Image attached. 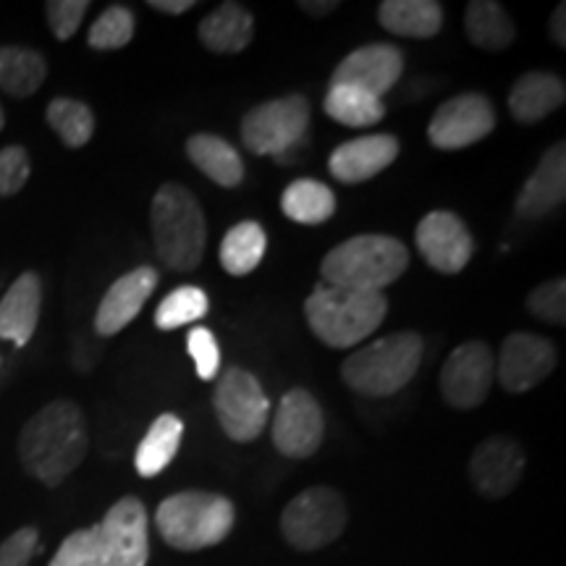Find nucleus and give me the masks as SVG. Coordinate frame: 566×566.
Returning <instances> with one entry per match:
<instances>
[{"label":"nucleus","instance_id":"1","mask_svg":"<svg viewBox=\"0 0 566 566\" xmlns=\"http://www.w3.org/2000/svg\"><path fill=\"white\" fill-rule=\"evenodd\" d=\"M87 451V420L74 401H51L21 428V467L48 488H59L84 462Z\"/></svg>","mask_w":566,"mask_h":566},{"label":"nucleus","instance_id":"2","mask_svg":"<svg viewBox=\"0 0 566 566\" xmlns=\"http://www.w3.org/2000/svg\"><path fill=\"white\" fill-rule=\"evenodd\" d=\"M388 315L384 292H363V289L331 286L317 283L304 302L313 334L331 349H346L367 342L380 328Z\"/></svg>","mask_w":566,"mask_h":566},{"label":"nucleus","instance_id":"3","mask_svg":"<svg viewBox=\"0 0 566 566\" xmlns=\"http://www.w3.org/2000/svg\"><path fill=\"white\" fill-rule=\"evenodd\" d=\"M150 226L160 263L176 273H192L205 258L208 221L200 200L181 184H163L153 197Z\"/></svg>","mask_w":566,"mask_h":566},{"label":"nucleus","instance_id":"4","mask_svg":"<svg viewBox=\"0 0 566 566\" xmlns=\"http://www.w3.org/2000/svg\"><path fill=\"white\" fill-rule=\"evenodd\" d=\"M422 336L415 331L384 336L352 352L342 365L346 388L370 399H386L409 386L422 363Z\"/></svg>","mask_w":566,"mask_h":566},{"label":"nucleus","instance_id":"5","mask_svg":"<svg viewBox=\"0 0 566 566\" xmlns=\"http://www.w3.org/2000/svg\"><path fill=\"white\" fill-rule=\"evenodd\" d=\"M409 265V252L401 239L384 233H363L334 247L323 258V283L363 292H384L401 279Z\"/></svg>","mask_w":566,"mask_h":566},{"label":"nucleus","instance_id":"6","mask_svg":"<svg viewBox=\"0 0 566 566\" xmlns=\"http://www.w3.org/2000/svg\"><path fill=\"white\" fill-rule=\"evenodd\" d=\"M237 522V509L226 495L210 491H181L158 506L155 525L176 551H202L221 546Z\"/></svg>","mask_w":566,"mask_h":566},{"label":"nucleus","instance_id":"7","mask_svg":"<svg viewBox=\"0 0 566 566\" xmlns=\"http://www.w3.org/2000/svg\"><path fill=\"white\" fill-rule=\"evenodd\" d=\"M349 512L344 495L334 488H307L289 501L281 514V535L294 551L310 554L336 543L344 535Z\"/></svg>","mask_w":566,"mask_h":566},{"label":"nucleus","instance_id":"8","mask_svg":"<svg viewBox=\"0 0 566 566\" xmlns=\"http://www.w3.org/2000/svg\"><path fill=\"white\" fill-rule=\"evenodd\" d=\"M310 126V103L304 95L254 105L242 118V142L254 155H273L283 163L292 147L302 142Z\"/></svg>","mask_w":566,"mask_h":566},{"label":"nucleus","instance_id":"9","mask_svg":"<svg viewBox=\"0 0 566 566\" xmlns=\"http://www.w3.org/2000/svg\"><path fill=\"white\" fill-rule=\"evenodd\" d=\"M212 407L226 436L237 443H250L260 438L271 417V401L263 386L244 367H229L221 373L216 394H212Z\"/></svg>","mask_w":566,"mask_h":566},{"label":"nucleus","instance_id":"10","mask_svg":"<svg viewBox=\"0 0 566 566\" xmlns=\"http://www.w3.org/2000/svg\"><path fill=\"white\" fill-rule=\"evenodd\" d=\"M495 129V108L483 92H462L446 101L430 118L428 137L438 150H462L478 145Z\"/></svg>","mask_w":566,"mask_h":566},{"label":"nucleus","instance_id":"11","mask_svg":"<svg viewBox=\"0 0 566 566\" xmlns=\"http://www.w3.org/2000/svg\"><path fill=\"white\" fill-rule=\"evenodd\" d=\"M273 446L289 459H310L323 446L325 417L317 399L304 388L283 394L273 417Z\"/></svg>","mask_w":566,"mask_h":566},{"label":"nucleus","instance_id":"12","mask_svg":"<svg viewBox=\"0 0 566 566\" xmlns=\"http://www.w3.org/2000/svg\"><path fill=\"white\" fill-rule=\"evenodd\" d=\"M495 363L491 346L464 342L446 359L441 370V396L451 409H475L491 394Z\"/></svg>","mask_w":566,"mask_h":566},{"label":"nucleus","instance_id":"13","mask_svg":"<svg viewBox=\"0 0 566 566\" xmlns=\"http://www.w3.org/2000/svg\"><path fill=\"white\" fill-rule=\"evenodd\" d=\"M101 541L108 566H147L150 558V516L137 495H124L105 512Z\"/></svg>","mask_w":566,"mask_h":566},{"label":"nucleus","instance_id":"14","mask_svg":"<svg viewBox=\"0 0 566 566\" xmlns=\"http://www.w3.org/2000/svg\"><path fill=\"white\" fill-rule=\"evenodd\" d=\"M558 363V352L554 342L546 336L516 334L506 336L504 346L499 352V363H495V378L509 394H525L530 388L548 378Z\"/></svg>","mask_w":566,"mask_h":566},{"label":"nucleus","instance_id":"15","mask_svg":"<svg viewBox=\"0 0 566 566\" xmlns=\"http://www.w3.org/2000/svg\"><path fill=\"white\" fill-rule=\"evenodd\" d=\"M415 242L424 263L433 268V271L446 275L464 271L467 263L472 260V252H475L472 233L464 226L462 218L446 210L428 212V216L417 223Z\"/></svg>","mask_w":566,"mask_h":566},{"label":"nucleus","instance_id":"16","mask_svg":"<svg viewBox=\"0 0 566 566\" xmlns=\"http://www.w3.org/2000/svg\"><path fill=\"white\" fill-rule=\"evenodd\" d=\"M525 467V449L512 436H491L472 451L470 483L483 499H506L520 485Z\"/></svg>","mask_w":566,"mask_h":566},{"label":"nucleus","instance_id":"17","mask_svg":"<svg viewBox=\"0 0 566 566\" xmlns=\"http://www.w3.org/2000/svg\"><path fill=\"white\" fill-rule=\"evenodd\" d=\"M401 74H405V53L396 45L373 42L346 55L331 76V84H352L375 97H384Z\"/></svg>","mask_w":566,"mask_h":566},{"label":"nucleus","instance_id":"18","mask_svg":"<svg viewBox=\"0 0 566 566\" xmlns=\"http://www.w3.org/2000/svg\"><path fill=\"white\" fill-rule=\"evenodd\" d=\"M158 286V271L142 265L126 273L105 292L101 307L95 313V331L101 336H116L142 313L145 302L150 300Z\"/></svg>","mask_w":566,"mask_h":566},{"label":"nucleus","instance_id":"19","mask_svg":"<svg viewBox=\"0 0 566 566\" xmlns=\"http://www.w3.org/2000/svg\"><path fill=\"white\" fill-rule=\"evenodd\" d=\"M396 158H399V139L394 134H367L336 147L328 168L338 181L363 184L386 171Z\"/></svg>","mask_w":566,"mask_h":566},{"label":"nucleus","instance_id":"20","mask_svg":"<svg viewBox=\"0 0 566 566\" xmlns=\"http://www.w3.org/2000/svg\"><path fill=\"white\" fill-rule=\"evenodd\" d=\"M566 197V142H556L537 163L533 176L522 187L520 200H516V216L535 218L548 216L551 210L558 208Z\"/></svg>","mask_w":566,"mask_h":566},{"label":"nucleus","instance_id":"21","mask_svg":"<svg viewBox=\"0 0 566 566\" xmlns=\"http://www.w3.org/2000/svg\"><path fill=\"white\" fill-rule=\"evenodd\" d=\"M42 307V281L38 273H21L0 302V338L27 346L38 331Z\"/></svg>","mask_w":566,"mask_h":566},{"label":"nucleus","instance_id":"22","mask_svg":"<svg viewBox=\"0 0 566 566\" xmlns=\"http://www.w3.org/2000/svg\"><path fill=\"white\" fill-rule=\"evenodd\" d=\"M566 101L564 80L548 71H530L509 92V111L520 124H537L562 108Z\"/></svg>","mask_w":566,"mask_h":566},{"label":"nucleus","instance_id":"23","mask_svg":"<svg viewBox=\"0 0 566 566\" xmlns=\"http://www.w3.org/2000/svg\"><path fill=\"white\" fill-rule=\"evenodd\" d=\"M197 34L212 53H242L254 38V19L244 6L221 3L200 21Z\"/></svg>","mask_w":566,"mask_h":566},{"label":"nucleus","instance_id":"24","mask_svg":"<svg viewBox=\"0 0 566 566\" xmlns=\"http://www.w3.org/2000/svg\"><path fill=\"white\" fill-rule=\"evenodd\" d=\"M187 155L195 163V168H200L210 181L221 184L226 189L239 187L244 179L242 155L218 134H195V137H189Z\"/></svg>","mask_w":566,"mask_h":566},{"label":"nucleus","instance_id":"25","mask_svg":"<svg viewBox=\"0 0 566 566\" xmlns=\"http://www.w3.org/2000/svg\"><path fill=\"white\" fill-rule=\"evenodd\" d=\"M380 27L399 38L428 40L443 27V6L436 0H386L378 6Z\"/></svg>","mask_w":566,"mask_h":566},{"label":"nucleus","instance_id":"26","mask_svg":"<svg viewBox=\"0 0 566 566\" xmlns=\"http://www.w3.org/2000/svg\"><path fill=\"white\" fill-rule=\"evenodd\" d=\"M467 40L480 51H506L516 40L514 21L509 19L506 9L495 0H472L464 11Z\"/></svg>","mask_w":566,"mask_h":566},{"label":"nucleus","instance_id":"27","mask_svg":"<svg viewBox=\"0 0 566 566\" xmlns=\"http://www.w3.org/2000/svg\"><path fill=\"white\" fill-rule=\"evenodd\" d=\"M184 438V422L179 417L166 412L150 424L145 438L137 446V454H134V467L142 478H155L174 462L179 454V446Z\"/></svg>","mask_w":566,"mask_h":566},{"label":"nucleus","instance_id":"28","mask_svg":"<svg viewBox=\"0 0 566 566\" xmlns=\"http://www.w3.org/2000/svg\"><path fill=\"white\" fill-rule=\"evenodd\" d=\"M281 210L289 221L317 226L336 212V195L328 184L317 179H296L283 189Z\"/></svg>","mask_w":566,"mask_h":566},{"label":"nucleus","instance_id":"29","mask_svg":"<svg viewBox=\"0 0 566 566\" xmlns=\"http://www.w3.org/2000/svg\"><path fill=\"white\" fill-rule=\"evenodd\" d=\"M48 76V61L32 48L0 45V90L11 97H30Z\"/></svg>","mask_w":566,"mask_h":566},{"label":"nucleus","instance_id":"30","mask_svg":"<svg viewBox=\"0 0 566 566\" xmlns=\"http://www.w3.org/2000/svg\"><path fill=\"white\" fill-rule=\"evenodd\" d=\"M323 108L336 124L352 129H367L386 116V105L370 92L352 87V84H331L325 92Z\"/></svg>","mask_w":566,"mask_h":566},{"label":"nucleus","instance_id":"31","mask_svg":"<svg viewBox=\"0 0 566 566\" xmlns=\"http://www.w3.org/2000/svg\"><path fill=\"white\" fill-rule=\"evenodd\" d=\"M268 250V237L258 221L237 223L221 242V265L231 275H247L263 263Z\"/></svg>","mask_w":566,"mask_h":566},{"label":"nucleus","instance_id":"32","mask_svg":"<svg viewBox=\"0 0 566 566\" xmlns=\"http://www.w3.org/2000/svg\"><path fill=\"white\" fill-rule=\"evenodd\" d=\"M45 122L66 147H84L95 134V113L74 97H55L48 105Z\"/></svg>","mask_w":566,"mask_h":566},{"label":"nucleus","instance_id":"33","mask_svg":"<svg viewBox=\"0 0 566 566\" xmlns=\"http://www.w3.org/2000/svg\"><path fill=\"white\" fill-rule=\"evenodd\" d=\"M208 294L197 286H181L171 292L155 310V325L160 331H176L181 325L197 323L208 315Z\"/></svg>","mask_w":566,"mask_h":566},{"label":"nucleus","instance_id":"34","mask_svg":"<svg viewBox=\"0 0 566 566\" xmlns=\"http://www.w3.org/2000/svg\"><path fill=\"white\" fill-rule=\"evenodd\" d=\"M134 30H137V21L126 6H108L90 27L87 45L95 51H118V48L129 45Z\"/></svg>","mask_w":566,"mask_h":566},{"label":"nucleus","instance_id":"35","mask_svg":"<svg viewBox=\"0 0 566 566\" xmlns=\"http://www.w3.org/2000/svg\"><path fill=\"white\" fill-rule=\"evenodd\" d=\"M48 566H108L97 525L71 533Z\"/></svg>","mask_w":566,"mask_h":566},{"label":"nucleus","instance_id":"36","mask_svg":"<svg viewBox=\"0 0 566 566\" xmlns=\"http://www.w3.org/2000/svg\"><path fill=\"white\" fill-rule=\"evenodd\" d=\"M527 313L554 325L566 323V281L551 279L541 286H535L527 296Z\"/></svg>","mask_w":566,"mask_h":566},{"label":"nucleus","instance_id":"37","mask_svg":"<svg viewBox=\"0 0 566 566\" xmlns=\"http://www.w3.org/2000/svg\"><path fill=\"white\" fill-rule=\"evenodd\" d=\"M187 349L195 359V370L202 380H216L221 373V346H218L216 336L208 328L197 325L189 331L187 336Z\"/></svg>","mask_w":566,"mask_h":566},{"label":"nucleus","instance_id":"38","mask_svg":"<svg viewBox=\"0 0 566 566\" xmlns=\"http://www.w3.org/2000/svg\"><path fill=\"white\" fill-rule=\"evenodd\" d=\"M90 3L87 0H51L45 6V19L48 27H51L55 40L66 42L76 34L82 27L84 17H87Z\"/></svg>","mask_w":566,"mask_h":566},{"label":"nucleus","instance_id":"39","mask_svg":"<svg viewBox=\"0 0 566 566\" xmlns=\"http://www.w3.org/2000/svg\"><path fill=\"white\" fill-rule=\"evenodd\" d=\"M30 155L21 145H11L0 150V197H13L24 189L30 179Z\"/></svg>","mask_w":566,"mask_h":566},{"label":"nucleus","instance_id":"40","mask_svg":"<svg viewBox=\"0 0 566 566\" xmlns=\"http://www.w3.org/2000/svg\"><path fill=\"white\" fill-rule=\"evenodd\" d=\"M40 533L34 527H21L0 543V566H30L38 554Z\"/></svg>","mask_w":566,"mask_h":566},{"label":"nucleus","instance_id":"41","mask_svg":"<svg viewBox=\"0 0 566 566\" xmlns=\"http://www.w3.org/2000/svg\"><path fill=\"white\" fill-rule=\"evenodd\" d=\"M150 9L160 13H171V17H179V13H187L195 9V0H150Z\"/></svg>","mask_w":566,"mask_h":566},{"label":"nucleus","instance_id":"42","mask_svg":"<svg viewBox=\"0 0 566 566\" xmlns=\"http://www.w3.org/2000/svg\"><path fill=\"white\" fill-rule=\"evenodd\" d=\"M551 40H554L558 48L566 45V6L564 3H558L554 17H551Z\"/></svg>","mask_w":566,"mask_h":566},{"label":"nucleus","instance_id":"43","mask_svg":"<svg viewBox=\"0 0 566 566\" xmlns=\"http://www.w3.org/2000/svg\"><path fill=\"white\" fill-rule=\"evenodd\" d=\"M338 0H325V3H315V0H302L300 9L313 13V17H325V13H334L338 9Z\"/></svg>","mask_w":566,"mask_h":566},{"label":"nucleus","instance_id":"44","mask_svg":"<svg viewBox=\"0 0 566 566\" xmlns=\"http://www.w3.org/2000/svg\"><path fill=\"white\" fill-rule=\"evenodd\" d=\"M3 126H6V113L0 108V132H3Z\"/></svg>","mask_w":566,"mask_h":566}]
</instances>
